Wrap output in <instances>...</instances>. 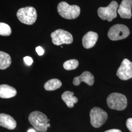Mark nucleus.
<instances>
[{
    "label": "nucleus",
    "instance_id": "nucleus-20",
    "mask_svg": "<svg viewBox=\"0 0 132 132\" xmlns=\"http://www.w3.org/2000/svg\"><path fill=\"white\" fill-rule=\"evenodd\" d=\"M24 62L25 63L28 65V66H30L32 65L33 63V59H32L31 57L29 56H26L24 58Z\"/></svg>",
    "mask_w": 132,
    "mask_h": 132
},
{
    "label": "nucleus",
    "instance_id": "nucleus-9",
    "mask_svg": "<svg viewBox=\"0 0 132 132\" xmlns=\"http://www.w3.org/2000/svg\"><path fill=\"white\" fill-rule=\"evenodd\" d=\"M117 76L122 80H127L132 78V62L124 59L118 68Z\"/></svg>",
    "mask_w": 132,
    "mask_h": 132
},
{
    "label": "nucleus",
    "instance_id": "nucleus-5",
    "mask_svg": "<svg viewBox=\"0 0 132 132\" xmlns=\"http://www.w3.org/2000/svg\"><path fill=\"white\" fill-rule=\"evenodd\" d=\"M90 122L94 128L100 127L108 118L107 113L103 109L95 107L92 109L90 113Z\"/></svg>",
    "mask_w": 132,
    "mask_h": 132
},
{
    "label": "nucleus",
    "instance_id": "nucleus-18",
    "mask_svg": "<svg viewBox=\"0 0 132 132\" xmlns=\"http://www.w3.org/2000/svg\"><path fill=\"white\" fill-rule=\"evenodd\" d=\"M78 65L79 62L76 59H71L64 62L63 64V67L66 70L70 71L76 69Z\"/></svg>",
    "mask_w": 132,
    "mask_h": 132
},
{
    "label": "nucleus",
    "instance_id": "nucleus-19",
    "mask_svg": "<svg viewBox=\"0 0 132 132\" xmlns=\"http://www.w3.org/2000/svg\"><path fill=\"white\" fill-rule=\"evenodd\" d=\"M11 29L9 24L0 23V35L8 36L11 34Z\"/></svg>",
    "mask_w": 132,
    "mask_h": 132
},
{
    "label": "nucleus",
    "instance_id": "nucleus-23",
    "mask_svg": "<svg viewBox=\"0 0 132 132\" xmlns=\"http://www.w3.org/2000/svg\"><path fill=\"white\" fill-rule=\"evenodd\" d=\"M104 132H122L119 129H113L107 130Z\"/></svg>",
    "mask_w": 132,
    "mask_h": 132
},
{
    "label": "nucleus",
    "instance_id": "nucleus-14",
    "mask_svg": "<svg viewBox=\"0 0 132 132\" xmlns=\"http://www.w3.org/2000/svg\"><path fill=\"white\" fill-rule=\"evenodd\" d=\"M17 94V90L10 85H0V97L2 98H10Z\"/></svg>",
    "mask_w": 132,
    "mask_h": 132
},
{
    "label": "nucleus",
    "instance_id": "nucleus-7",
    "mask_svg": "<svg viewBox=\"0 0 132 132\" xmlns=\"http://www.w3.org/2000/svg\"><path fill=\"white\" fill-rule=\"evenodd\" d=\"M118 6L117 2L112 1L108 6L99 7L97 10V13L101 19L111 22L117 16Z\"/></svg>",
    "mask_w": 132,
    "mask_h": 132
},
{
    "label": "nucleus",
    "instance_id": "nucleus-16",
    "mask_svg": "<svg viewBox=\"0 0 132 132\" xmlns=\"http://www.w3.org/2000/svg\"><path fill=\"white\" fill-rule=\"evenodd\" d=\"M11 64V59L10 55L4 52L0 51V70H5Z\"/></svg>",
    "mask_w": 132,
    "mask_h": 132
},
{
    "label": "nucleus",
    "instance_id": "nucleus-3",
    "mask_svg": "<svg viewBox=\"0 0 132 132\" xmlns=\"http://www.w3.org/2000/svg\"><path fill=\"white\" fill-rule=\"evenodd\" d=\"M107 104L111 109L121 111L126 108L127 99L124 94L113 93L109 95L107 98Z\"/></svg>",
    "mask_w": 132,
    "mask_h": 132
},
{
    "label": "nucleus",
    "instance_id": "nucleus-4",
    "mask_svg": "<svg viewBox=\"0 0 132 132\" xmlns=\"http://www.w3.org/2000/svg\"><path fill=\"white\" fill-rule=\"evenodd\" d=\"M17 17L23 24L31 25L36 21L37 14L36 10L31 6H28L19 9L17 12Z\"/></svg>",
    "mask_w": 132,
    "mask_h": 132
},
{
    "label": "nucleus",
    "instance_id": "nucleus-22",
    "mask_svg": "<svg viewBox=\"0 0 132 132\" xmlns=\"http://www.w3.org/2000/svg\"><path fill=\"white\" fill-rule=\"evenodd\" d=\"M36 52L38 53V55L41 56L44 53V50L42 47L40 46H38L36 48Z\"/></svg>",
    "mask_w": 132,
    "mask_h": 132
},
{
    "label": "nucleus",
    "instance_id": "nucleus-13",
    "mask_svg": "<svg viewBox=\"0 0 132 132\" xmlns=\"http://www.w3.org/2000/svg\"><path fill=\"white\" fill-rule=\"evenodd\" d=\"M16 122L10 115L0 113V126L9 130H13L16 127Z\"/></svg>",
    "mask_w": 132,
    "mask_h": 132
},
{
    "label": "nucleus",
    "instance_id": "nucleus-2",
    "mask_svg": "<svg viewBox=\"0 0 132 132\" xmlns=\"http://www.w3.org/2000/svg\"><path fill=\"white\" fill-rule=\"evenodd\" d=\"M57 11L59 15L66 19H75L80 15V9L76 5H69L65 2L60 3L57 6Z\"/></svg>",
    "mask_w": 132,
    "mask_h": 132
},
{
    "label": "nucleus",
    "instance_id": "nucleus-6",
    "mask_svg": "<svg viewBox=\"0 0 132 132\" xmlns=\"http://www.w3.org/2000/svg\"><path fill=\"white\" fill-rule=\"evenodd\" d=\"M130 34L127 27L122 24H117L109 29L108 36L110 40L117 41L127 38Z\"/></svg>",
    "mask_w": 132,
    "mask_h": 132
},
{
    "label": "nucleus",
    "instance_id": "nucleus-11",
    "mask_svg": "<svg viewBox=\"0 0 132 132\" xmlns=\"http://www.w3.org/2000/svg\"><path fill=\"white\" fill-rule=\"evenodd\" d=\"M94 78L93 75L88 71H84L80 76L74 78L73 84L78 86L81 82H84L87 85L92 86L94 83Z\"/></svg>",
    "mask_w": 132,
    "mask_h": 132
},
{
    "label": "nucleus",
    "instance_id": "nucleus-12",
    "mask_svg": "<svg viewBox=\"0 0 132 132\" xmlns=\"http://www.w3.org/2000/svg\"><path fill=\"white\" fill-rule=\"evenodd\" d=\"M98 34L93 31L86 33L82 38V45L85 48L89 49L93 47L98 39Z\"/></svg>",
    "mask_w": 132,
    "mask_h": 132
},
{
    "label": "nucleus",
    "instance_id": "nucleus-1",
    "mask_svg": "<svg viewBox=\"0 0 132 132\" xmlns=\"http://www.w3.org/2000/svg\"><path fill=\"white\" fill-rule=\"evenodd\" d=\"M28 120L35 129L41 132H46L50 127V119L46 115L39 111H34L29 114Z\"/></svg>",
    "mask_w": 132,
    "mask_h": 132
},
{
    "label": "nucleus",
    "instance_id": "nucleus-24",
    "mask_svg": "<svg viewBox=\"0 0 132 132\" xmlns=\"http://www.w3.org/2000/svg\"><path fill=\"white\" fill-rule=\"evenodd\" d=\"M28 132H36V131L33 129H30L28 130Z\"/></svg>",
    "mask_w": 132,
    "mask_h": 132
},
{
    "label": "nucleus",
    "instance_id": "nucleus-10",
    "mask_svg": "<svg viewBox=\"0 0 132 132\" xmlns=\"http://www.w3.org/2000/svg\"><path fill=\"white\" fill-rule=\"evenodd\" d=\"M132 0H123L118 7V12L124 19H130L132 17Z\"/></svg>",
    "mask_w": 132,
    "mask_h": 132
},
{
    "label": "nucleus",
    "instance_id": "nucleus-8",
    "mask_svg": "<svg viewBox=\"0 0 132 132\" xmlns=\"http://www.w3.org/2000/svg\"><path fill=\"white\" fill-rule=\"evenodd\" d=\"M53 44L56 46L62 44H70L73 42V37L71 33L61 29L56 30L51 34Z\"/></svg>",
    "mask_w": 132,
    "mask_h": 132
},
{
    "label": "nucleus",
    "instance_id": "nucleus-17",
    "mask_svg": "<svg viewBox=\"0 0 132 132\" xmlns=\"http://www.w3.org/2000/svg\"><path fill=\"white\" fill-rule=\"evenodd\" d=\"M62 83L60 80L58 79H52L48 80L44 85L45 89L48 91L54 90L61 87Z\"/></svg>",
    "mask_w": 132,
    "mask_h": 132
},
{
    "label": "nucleus",
    "instance_id": "nucleus-21",
    "mask_svg": "<svg viewBox=\"0 0 132 132\" xmlns=\"http://www.w3.org/2000/svg\"><path fill=\"white\" fill-rule=\"evenodd\" d=\"M126 124L129 130L132 132V118H128L126 121Z\"/></svg>",
    "mask_w": 132,
    "mask_h": 132
},
{
    "label": "nucleus",
    "instance_id": "nucleus-15",
    "mask_svg": "<svg viewBox=\"0 0 132 132\" xmlns=\"http://www.w3.org/2000/svg\"><path fill=\"white\" fill-rule=\"evenodd\" d=\"M74 93L70 91H66L62 94V99L64 101L67 106L71 108L73 107L74 104H76L78 101V98L73 96Z\"/></svg>",
    "mask_w": 132,
    "mask_h": 132
}]
</instances>
